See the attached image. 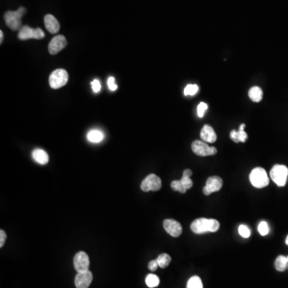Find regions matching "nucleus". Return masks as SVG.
Listing matches in <instances>:
<instances>
[{
    "label": "nucleus",
    "instance_id": "34",
    "mask_svg": "<svg viewBox=\"0 0 288 288\" xmlns=\"http://www.w3.org/2000/svg\"><path fill=\"white\" fill-rule=\"evenodd\" d=\"M192 175V171L190 170V169H186L183 173V176L185 177H189L191 178V176Z\"/></svg>",
    "mask_w": 288,
    "mask_h": 288
},
{
    "label": "nucleus",
    "instance_id": "29",
    "mask_svg": "<svg viewBox=\"0 0 288 288\" xmlns=\"http://www.w3.org/2000/svg\"><path fill=\"white\" fill-rule=\"evenodd\" d=\"M181 183L183 184V187H185L186 190L191 189L193 186V182L189 177L183 176L180 179Z\"/></svg>",
    "mask_w": 288,
    "mask_h": 288
},
{
    "label": "nucleus",
    "instance_id": "20",
    "mask_svg": "<svg viewBox=\"0 0 288 288\" xmlns=\"http://www.w3.org/2000/svg\"><path fill=\"white\" fill-rule=\"evenodd\" d=\"M275 269L278 271H284L288 268V256H278L275 262Z\"/></svg>",
    "mask_w": 288,
    "mask_h": 288
},
{
    "label": "nucleus",
    "instance_id": "4",
    "mask_svg": "<svg viewBox=\"0 0 288 288\" xmlns=\"http://www.w3.org/2000/svg\"><path fill=\"white\" fill-rule=\"evenodd\" d=\"M270 175L278 187H284L288 181V168L286 166L276 164L271 169Z\"/></svg>",
    "mask_w": 288,
    "mask_h": 288
},
{
    "label": "nucleus",
    "instance_id": "19",
    "mask_svg": "<svg viewBox=\"0 0 288 288\" xmlns=\"http://www.w3.org/2000/svg\"><path fill=\"white\" fill-rule=\"evenodd\" d=\"M86 137H87V140H88L90 143H95V144H97V143L101 142L102 140H103V138H104V136H103V132H102L101 131L95 129L89 131Z\"/></svg>",
    "mask_w": 288,
    "mask_h": 288
},
{
    "label": "nucleus",
    "instance_id": "8",
    "mask_svg": "<svg viewBox=\"0 0 288 288\" xmlns=\"http://www.w3.org/2000/svg\"><path fill=\"white\" fill-rule=\"evenodd\" d=\"M45 36L43 30L40 28H33L28 26H24L20 29L18 37L20 40H28V39H42Z\"/></svg>",
    "mask_w": 288,
    "mask_h": 288
},
{
    "label": "nucleus",
    "instance_id": "25",
    "mask_svg": "<svg viewBox=\"0 0 288 288\" xmlns=\"http://www.w3.org/2000/svg\"><path fill=\"white\" fill-rule=\"evenodd\" d=\"M171 187H172V190H174L175 192H180L182 194L186 193V192H187V190H186L185 187H183L180 180L173 181L172 184H171Z\"/></svg>",
    "mask_w": 288,
    "mask_h": 288
},
{
    "label": "nucleus",
    "instance_id": "33",
    "mask_svg": "<svg viewBox=\"0 0 288 288\" xmlns=\"http://www.w3.org/2000/svg\"><path fill=\"white\" fill-rule=\"evenodd\" d=\"M159 267L158 262L156 259L155 260H151V262H149L148 269L150 271H156V269Z\"/></svg>",
    "mask_w": 288,
    "mask_h": 288
},
{
    "label": "nucleus",
    "instance_id": "12",
    "mask_svg": "<svg viewBox=\"0 0 288 288\" xmlns=\"http://www.w3.org/2000/svg\"><path fill=\"white\" fill-rule=\"evenodd\" d=\"M164 228L166 231L172 237H178L183 232V228L181 224L176 220H164Z\"/></svg>",
    "mask_w": 288,
    "mask_h": 288
},
{
    "label": "nucleus",
    "instance_id": "23",
    "mask_svg": "<svg viewBox=\"0 0 288 288\" xmlns=\"http://www.w3.org/2000/svg\"><path fill=\"white\" fill-rule=\"evenodd\" d=\"M146 286L150 288H156L159 286V279L157 275L150 274L146 278Z\"/></svg>",
    "mask_w": 288,
    "mask_h": 288
},
{
    "label": "nucleus",
    "instance_id": "7",
    "mask_svg": "<svg viewBox=\"0 0 288 288\" xmlns=\"http://www.w3.org/2000/svg\"><path fill=\"white\" fill-rule=\"evenodd\" d=\"M141 190L144 192H157L162 187V181L156 174H151L144 178L141 183Z\"/></svg>",
    "mask_w": 288,
    "mask_h": 288
},
{
    "label": "nucleus",
    "instance_id": "6",
    "mask_svg": "<svg viewBox=\"0 0 288 288\" xmlns=\"http://www.w3.org/2000/svg\"><path fill=\"white\" fill-rule=\"evenodd\" d=\"M193 152L199 156H210L215 155L217 153V149L214 146H210L206 143L200 140H196L192 144Z\"/></svg>",
    "mask_w": 288,
    "mask_h": 288
},
{
    "label": "nucleus",
    "instance_id": "24",
    "mask_svg": "<svg viewBox=\"0 0 288 288\" xmlns=\"http://www.w3.org/2000/svg\"><path fill=\"white\" fill-rule=\"evenodd\" d=\"M199 91V86L198 85H196V84H188L186 86L185 88H184V95L186 96H192V95H195L196 94H197V92Z\"/></svg>",
    "mask_w": 288,
    "mask_h": 288
},
{
    "label": "nucleus",
    "instance_id": "28",
    "mask_svg": "<svg viewBox=\"0 0 288 288\" xmlns=\"http://www.w3.org/2000/svg\"><path fill=\"white\" fill-rule=\"evenodd\" d=\"M239 234L243 238H249L251 235V230L248 227L242 224L239 227Z\"/></svg>",
    "mask_w": 288,
    "mask_h": 288
},
{
    "label": "nucleus",
    "instance_id": "14",
    "mask_svg": "<svg viewBox=\"0 0 288 288\" xmlns=\"http://www.w3.org/2000/svg\"><path fill=\"white\" fill-rule=\"evenodd\" d=\"M201 140L205 143L214 144L217 140V135L213 129V127L209 125H204L200 132Z\"/></svg>",
    "mask_w": 288,
    "mask_h": 288
},
{
    "label": "nucleus",
    "instance_id": "31",
    "mask_svg": "<svg viewBox=\"0 0 288 288\" xmlns=\"http://www.w3.org/2000/svg\"><path fill=\"white\" fill-rule=\"evenodd\" d=\"M108 85L109 89H110L111 90H113V91L116 90L117 87H118V86H117L116 84H115V78L112 77V76H111V77H109V79H108Z\"/></svg>",
    "mask_w": 288,
    "mask_h": 288
},
{
    "label": "nucleus",
    "instance_id": "35",
    "mask_svg": "<svg viewBox=\"0 0 288 288\" xmlns=\"http://www.w3.org/2000/svg\"><path fill=\"white\" fill-rule=\"evenodd\" d=\"M2 40H3V33L2 30H0V43H2Z\"/></svg>",
    "mask_w": 288,
    "mask_h": 288
},
{
    "label": "nucleus",
    "instance_id": "10",
    "mask_svg": "<svg viewBox=\"0 0 288 288\" xmlns=\"http://www.w3.org/2000/svg\"><path fill=\"white\" fill-rule=\"evenodd\" d=\"M223 187V180L219 176H211L207 178L206 186L203 187V193L209 196L214 192H219Z\"/></svg>",
    "mask_w": 288,
    "mask_h": 288
},
{
    "label": "nucleus",
    "instance_id": "27",
    "mask_svg": "<svg viewBox=\"0 0 288 288\" xmlns=\"http://www.w3.org/2000/svg\"><path fill=\"white\" fill-rule=\"evenodd\" d=\"M208 109V105L206 103L201 102L197 107V114L200 118L204 116L205 112Z\"/></svg>",
    "mask_w": 288,
    "mask_h": 288
},
{
    "label": "nucleus",
    "instance_id": "22",
    "mask_svg": "<svg viewBox=\"0 0 288 288\" xmlns=\"http://www.w3.org/2000/svg\"><path fill=\"white\" fill-rule=\"evenodd\" d=\"M187 288H203L202 280L199 276H192L187 282Z\"/></svg>",
    "mask_w": 288,
    "mask_h": 288
},
{
    "label": "nucleus",
    "instance_id": "1",
    "mask_svg": "<svg viewBox=\"0 0 288 288\" xmlns=\"http://www.w3.org/2000/svg\"><path fill=\"white\" fill-rule=\"evenodd\" d=\"M220 228V223L213 219L200 218L192 223L191 229L196 234H205L207 232H216Z\"/></svg>",
    "mask_w": 288,
    "mask_h": 288
},
{
    "label": "nucleus",
    "instance_id": "32",
    "mask_svg": "<svg viewBox=\"0 0 288 288\" xmlns=\"http://www.w3.org/2000/svg\"><path fill=\"white\" fill-rule=\"evenodd\" d=\"M6 239H7L6 232L3 230H0V247H3L5 242H6Z\"/></svg>",
    "mask_w": 288,
    "mask_h": 288
},
{
    "label": "nucleus",
    "instance_id": "3",
    "mask_svg": "<svg viewBox=\"0 0 288 288\" xmlns=\"http://www.w3.org/2000/svg\"><path fill=\"white\" fill-rule=\"evenodd\" d=\"M250 181L256 188H263L269 184L267 172L262 168H256L250 174Z\"/></svg>",
    "mask_w": 288,
    "mask_h": 288
},
{
    "label": "nucleus",
    "instance_id": "21",
    "mask_svg": "<svg viewBox=\"0 0 288 288\" xmlns=\"http://www.w3.org/2000/svg\"><path fill=\"white\" fill-rule=\"evenodd\" d=\"M159 264V267L161 268H165L168 267V265L170 264L171 261H172V258L171 256L168 254H161L160 256H158L157 259H156Z\"/></svg>",
    "mask_w": 288,
    "mask_h": 288
},
{
    "label": "nucleus",
    "instance_id": "26",
    "mask_svg": "<svg viewBox=\"0 0 288 288\" xmlns=\"http://www.w3.org/2000/svg\"><path fill=\"white\" fill-rule=\"evenodd\" d=\"M258 230L259 234L262 236L267 235L269 233V227L267 222H261L260 224H259Z\"/></svg>",
    "mask_w": 288,
    "mask_h": 288
},
{
    "label": "nucleus",
    "instance_id": "9",
    "mask_svg": "<svg viewBox=\"0 0 288 288\" xmlns=\"http://www.w3.org/2000/svg\"><path fill=\"white\" fill-rule=\"evenodd\" d=\"M74 267L77 271L78 273L85 272L89 271L90 267V260L86 253L84 252H78L74 257Z\"/></svg>",
    "mask_w": 288,
    "mask_h": 288
},
{
    "label": "nucleus",
    "instance_id": "16",
    "mask_svg": "<svg viewBox=\"0 0 288 288\" xmlns=\"http://www.w3.org/2000/svg\"><path fill=\"white\" fill-rule=\"evenodd\" d=\"M244 128H245V124L243 123V124L240 125L239 131H235V130H232V131H230V139H231L234 143L246 142V140H247L248 136H247V134L246 133L245 131H244Z\"/></svg>",
    "mask_w": 288,
    "mask_h": 288
},
{
    "label": "nucleus",
    "instance_id": "11",
    "mask_svg": "<svg viewBox=\"0 0 288 288\" xmlns=\"http://www.w3.org/2000/svg\"><path fill=\"white\" fill-rule=\"evenodd\" d=\"M67 39L63 35H57L52 39L48 46L50 54L56 55L67 46Z\"/></svg>",
    "mask_w": 288,
    "mask_h": 288
},
{
    "label": "nucleus",
    "instance_id": "17",
    "mask_svg": "<svg viewBox=\"0 0 288 288\" xmlns=\"http://www.w3.org/2000/svg\"><path fill=\"white\" fill-rule=\"evenodd\" d=\"M32 157L34 161L38 164L45 165L49 161V156L48 153L43 151V149H35L32 152Z\"/></svg>",
    "mask_w": 288,
    "mask_h": 288
},
{
    "label": "nucleus",
    "instance_id": "36",
    "mask_svg": "<svg viewBox=\"0 0 288 288\" xmlns=\"http://www.w3.org/2000/svg\"><path fill=\"white\" fill-rule=\"evenodd\" d=\"M285 242H286L287 245L288 246V237H287L286 241H285Z\"/></svg>",
    "mask_w": 288,
    "mask_h": 288
},
{
    "label": "nucleus",
    "instance_id": "13",
    "mask_svg": "<svg viewBox=\"0 0 288 288\" xmlns=\"http://www.w3.org/2000/svg\"><path fill=\"white\" fill-rule=\"evenodd\" d=\"M93 280V275L90 271L78 273L75 280L76 288H88Z\"/></svg>",
    "mask_w": 288,
    "mask_h": 288
},
{
    "label": "nucleus",
    "instance_id": "15",
    "mask_svg": "<svg viewBox=\"0 0 288 288\" xmlns=\"http://www.w3.org/2000/svg\"><path fill=\"white\" fill-rule=\"evenodd\" d=\"M44 24H45L47 30L52 34H56L58 32L60 28V25L56 18L52 15H47L44 17Z\"/></svg>",
    "mask_w": 288,
    "mask_h": 288
},
{
    "label": "nucleus",
    "instance_id": "30",
    "mask_svg": "<svg viewBox=\"0 0 288 288\" xmlns=\"http://www.w3.org/2000/svg\"><path fill=\"white\" fill-rule=\"evenodd\" d=\"M91 86H92L93 91L95 93L99 92V90H101V84L98 80H94L91 82Z\"/></svg>",
    "mask_w": 288,
    "mask_h": 288
},
{
    "label": "nucleus",
    "instance_id": "18",
    "mask_svg": "<svg viewBox=\"0 0 288 288\" xmlns=\"http://www.w3.org/2000/svg\"><path fill=\"white\" fill-rule=\"evenodd\" d=\"M248 96L252 101L259 103L262 99L263 92L259 86H252L248 91Z\"/></svg>",
    "mask_w": 288,
    "mask_h": 288
},
{
    "label": "nucleus",
    "instance_id": "2",
    "mask_svg": "<svg viewBox=\"0 0 288 288\" xmlns=\"http://www.w3.org/2000/svg\"><path fill=\"white\" fill-rule=\"evenodd\" d=\"M26 12V9L20 7L17 11H8L5 13L4 20L6 24L11 30H17L22 28L21 19Z\"/></svg>",
    "mask_w": 288,
    "mask_h": 288
},
{
    "label": "nucleus",
    "instance_id": "5",
    "mask_svg": "<svg viewBox=\"0 0 288 288\" xmlns=\"http://www.w3.org/2000/svg\"><path fill=\"white\" fill-rule=\"evenodd\" d=\"M68 81V73L64 69H57L50 76L49 84L53 89H58L65 86Z\"/></svg>",
    "mask_w": 288,
    "mask_h": 288
}]
</instances>
